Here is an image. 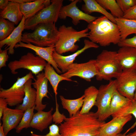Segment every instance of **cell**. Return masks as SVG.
Listing matches in <instances>:
<instances>
[{"instance_id": "obj_1", "label": "cell", "mask_w": 136, "mask_h": 136, "mask_svg": "<svg viewBox=\"0 0 136 136\" xmlns=\"http://www.w3.org/2000/svg\"><path fill=\"white\" fill-rule=\"evenodd\" d=\"M79 111L60 124L59 127L62 136H99L100 129L106 122L98 119L94 113L81 114Z\"/></svg>"}, {"instance_id": "obj_2", "label": "cell", "mask_w": 136, "mask_h": 136, "mask_svg": "<svg viewBox=\"0 0 136 136\" xmlns=\"http://www.w3.org/2000/svg\"><path fill=\"white\" fill-rule=\"evenodd\" d=\"M87 28L90 30L88 38L90 41L101 46L117 44L121 40L117 25L104 15L97 17L88 24Z\"/></svg>"}, {"instance_id": "obj_3", "label": "cell", "mask_w": 136, "mask_h": 136, "mask_svg": "<svg viewBox=\"0 0 136 136\" xmlns=\"http://www.w3.org/2000/svg\"><path fill=\"white\" fill-rule=\"evenodd\" d=\"M55 23L38 24L31 32L22 34L21 41L35 46L46 47L55 46L58 38V30Z\"/></svg>"}, {"instance_id": "obj_4", "label": "cell", "mask_w": 136, "mask_h": 136, "mask_svg": "<svg viewBox=\"0 0 136 136\" xmlns=\"http://www.w3.org/2000/svg\"><path fill=\"white\" fill-rule=\"evenodd\" d=\"M97 80L110 81L117 78L123 70L117 57V51L104 50L95 59Z\"/></svg>"}, {"instance_id": "obj_5", "label": "cell", "mask_w": 136, "mask_h": 136, "mask_svg": "<svg viewBox=\"0 0 136 136\" xmlns=\"http://www.w3.org/2000/svg\"><path fill=\"white\" fill-rule=\"evenodd\" d=\"M58 30V38L55 46V51L61 55L69 52L76 51L79 48L76 43L82 38H88L89 35L87 28L77 31L72 26L63 25Z\"/></svg>"}, {"instance_id": "obj_6", "label": "cell", "mask_w": 136, "mask_h": 136, "mask_svg": "<svg viewBox=\"0 0 136 136\" xmlns=\"http://www.w3.org/2000/svg\"><path fill=\"white\" fill-rule=\"evenodd\" d=\"M63 0H51V4L33 16L25 19L24 29L34 30L38 24L55 23L59 18V12L63 6Z\"/></svg>"}, {"instance_id": "obj_7", "label": "cell", "mask_w": 136, "mask_h": 136, "mask_svg": "<svg viewBox=\"0 0 136 136\" xmlns=\"http://www.w3.org/2000/svg\"><path fill=\"white\" fill-rule=\"evenodd\" d=\"M117 90L116 79L112 80L108 84L100 86L95 104L97 109L94 113L95 116L99 120L105 121L108 118V114L111 100L114 92Z\"/></svg>"}, {"instance_id": "obj_8", "label": "cell", "mask_w": 136, "mask_h": 136, "mask_svg": "<svg viewBox=\"0 0 136 136\" xmlns=\"http://www.w3.org/2000/svg\"><path fill=\"white\" fill-rule=\"evenodd\" d=\"M47 63L42 58L28 52L22 56L19 60L10 61L8 66L13 75L18 74L17 70L24 69L29 70L36 76L44 69Z\"/></svg>"}, {"instance_id": "obj_9", "label": "cell", "mask_w": 136, "mask_h": 136, "mask_svg": "<svg viewBox=\"0 0 136 136\" xmlns=\"http://www.w3.org/2000/svg\"><path fill=\"white\" fill-rule=\"evenodd\" d=\"M34 79L30 71L23 77H18L10 88L7 89L0 88V97L5 99L8 105L11 107L22 104L25 95L24 84L29 79Z\"/></svg>"}, {"instance_id": "obj_10", "label": "cell", "mask_w": 136, "mask_h": 136, "mask_svg": "<svg viewBox=\"0 0 136 136\" xmlns=\"http://www.w3.org/2000/svg\"><path fill=\"white\" fill-rule=\"evenodd\" d=\"M97 74L95 59H92L85 63H73L69 67L66 72L61 75L68 78L77 76L90 82Z\"/></svg>"}, {"instance_id": "obj_11", "label": "cell", "mask_w": 136, "mask_h": 136, "mask_svg": "<svg viewBox=\"0 0 136 136\" xmlns=\"http://www.w3.org/2000/svg\"><path fill=\"white\" fill-rule=\"evenodd\" d=\"M116 79L117 91L122 95L133 100L136 90V70L123 71Z\"/></svg>"}, {"instance_id": "obj_12", "label": "cell", "mask_w": 136, "mask_h": 136, "mask_svg": "<svg viewBox=\"0 0 136 136\" xmlns=\"http://www.w3.org/2000/svg\"><path fill=\"white\" fill-rule=\"evenodd\" d=\"M79 1L73 0L69 4L62 6L59 12V18L65 19L67 17H70L73 24L75 26L80 23L81 20L89 24L95 20L97 17L87 14L78 8L77 4Z\"/></svg>"}, {"instance_id": "obj_13", "label": "cell", "mask_w": 136, "mask_h": 136, "mask_svg": "<svg viewBox=\"0 0 136 136\" xmlns=\"http://www.w3.org/2000/svg\"><path fill=\"white\" fill-rule=\"evenodd\" d=\"M132 100L122 95L117 90L115 91L110 103L108 117L111 116L114 118L130 115Z\"/></svg>"}, {"instance_id": "obj_14", "label": "cell", "mask_w": 136, "mask_h": 136, "mask_svg": "<svg viewBox=\"0 0 136 136\" xmlns=\"http://www.w3.org/2000/svg\"><path fill=\"white\" fill-rule=\"evenodd\" d=\"M84 47L71 55L64 56L57 53L55 51L52 54L53 59L62 73L66 72L69 67L73 63L76 57L87 49L91 48H97L99 46L89 40H84Z\"/></svg>"}, {"instance_id": "obj_15", "label": "cell", "mask_w": 136, "mask_h": 136, "mask_svg": "<svg viewBox=\"0 0 136 136\" xmlns=\"http://www.w3.org/2000/svg\"><path fill=\"white\" fill-rule=\"evenodd\" d=\"M34 82L32 85L36 90V98L35 110L38 111L43 110L46 107V104H43V99L45 97H49L47 94L48 80L45 77L44 73H40L36 76V79H34Z\"/></svg>"}, {"instance_id": "obj_16", "label": "cell", "mask_w": 136, "mask_h": 136, "mask_svg": "<svg viewBox=\"0 0 136 136\" xmlns=\"http://www.w3.org/2000/svg\"><path fill=\"white\" fill-rule=\"evenodd\" d=\"M19 47L26 48L33 50L35 52L37 55L42 58L50 64L57 73L58 74L62 73L53 57V53L55 51V46L42 47L30 43H26L21 41L16 45L15 48Z\"/></svg>"}, {"instance_id": "obj_17", "label": "cell", "mask_w": 136, "mask_h": 136, "mask_svg": "<svg viewBox=\"0 0 136 136\" xmlns=\"http://www.w3.org/2000/svg\"><path fill=\"white\" fill-rule=\"evenodd\" d=\"M24 112L17 109L8 107L4 110L1 119L2 125L5 136L12 129L16 128L20 123Z\"/></svg>"}, {"instance_id": "obj_18", "label": "cell", "mask_w": 136, "mask_h": 136, "mask_svg": "<svg viewBox=\"0 0 136 136\" xmlns=\"http://www.w3.org/2000/svg\"><path fill=\"white\" fill-rule=\"evenodd\" d=\"M132 116L130 114L112 118L106 123L101 128L99 136H116L120 133L125 125L130 121Z\"/></svg>"}, {"instance_id": "obj_19", "label": "cell", "mask_w": 136, "mask_h": 136, "mask_svg": "<svg viewBox=\"0 0 136 136\" xmlns=\"http://www.w3.org/2000/svg\"><path fill=\"white\" fill-rule=\"evenodd\" d=\"M117 57L123 71L136 70V48L121 47L117 51Z\"/></svg>"}, {"instance_id": "obj_20", "label": "cell", "mask_w": 136, "mask_h": 136, "mask_svg": "<svg viewBox=\"0 0 136 136\" xmlns=\"http://www.w3.org/2000/svg\"><path fill=\"white\" fill-rule=\"evenodd\" d=\"M25 19L23 18L19 25L7 38L0 41V48L4 46L8 50V54H13L14 53V48L16 44L21 41L22 32L24 29Z\"/></svg>"}, {"instance_id": "obj_21", "label": "cell", "mask_w": 136, "mask_h": 136, "mask_svg": "<svg viewBox=\"0 0 136 136\" xmlns=\"http://www.w3.org/2000/svg\"><path fill=\"white\" fill-rule=\"evenodd\" d=\"M53 108H51L48 111L40 110L34 113L30 124V127L41 132L46 129L53 121Z\"/></svg>"}, {"instance_id": "obj_22", "label": "cell", "mask_w": 136, "mask_h": 136, "mask_svg": "<svg viewBox=\"0 0 136 136\" xmlns=\"http://www.w3.org/2000/svg\"><path fill=\"white\" fill-rule=\"evenodd\" d=\"M49 0H35L27 3L19 4L21 13L25 19L35 15L43 8L51 4Z\"/></svg>"}, {"instance_id": "obj_23", "label": "cell", "mask_w": 136, "mask_h": 136, "mask_svg": "<svg viewBox=\"0 0 136 136\" xmlns=\"http://www.w3.org/2000/svg\"><path fill=\"white\" fill-rule=\"evenodd\" d=\"M32 79H29L25 83V95L22 102L16 108L24 112L35 106L36 92V90L32 87Z\"/></svg>"}, {"instance_id": "obj_24", "label": "cell", "mask_w": 136, "mask_h": 136, "mask_svg": "<svg viewBox=\"0 0 136 136\" xmlns=\"http://www.w3.org/2000/svg\"><path fill=\"white\" fill-rule=\"evenodd\" d=\"M0 16L17 25L21 21L23 16L20 9L19 4L9 1L6 7L1 11Z\"/></svg>"}, {"instance_id": "obj_25", "label": "cell", "mask_w": 136, "mask_h": 136, "mask_svg": "<svg viewBox=\"0 0 136 136\" xmlns=\"http://www.w3.org/2000/svg\"><path fill=\"white\" fill-rule=\"evenodd\" d=\"M115 20L120 33L121 41L125 39L130 34H136V20L123 17L115 18Z\"/></svg>"}, {"instance_id": "obj_26", "label": "cell", "mask_w": 136, "mask_h": 136, "mask_svg": "<svg viewBox=\"0 0 136 136\" xmlns=\"http://www.w3.org/2000/svg\"><path fill=\"white\" fill-rule=\"evenodd\" d=\"M44 70L45 76L50 82L56 97L57 94L58 85L60 82L63 80L75 82L71 78H67L59 75L53 66L48 63H47Z\"/></svg>"}, {"instance_id": "obj_27", "label": "cell", "mask_w": 136, "mask_h": 136, "mask_svg": "<svg viewBox=\"0 0 136 136\" xmlns=\"http://www.w3.org/2000/svg\"><path fill=\"white\" fill-rule=\"evenodd\" d=\"M98 92V89L93 86L86 89L84 91L85 96L81 109L79 111L81 114H87L90 112L95 104Z\"/></svg>"}, {"instance_id": "obj_28", "label": "cell", "mask_w": 136, "mask_h": 136, "mask_svg": "<svg viewBox=\"0 0 136 136\" xmlns=\"http://www.w3.org/2000/svg\"><path fill=\"white\" fill-rule=\"evenodd\" d=\"M84 3L82 5L81 9L85 13L89 15L96 12L101 14L113 23L116 24L115 17L103 8L96 0H83Z\"/></svg>"}, {"instance_id": "obj_29", "label": "cell", "mask_w": 136, "mask_h": 136, "mask_svg": "<svg viewBox=\"0 0 136 136\" xmlns=\"http://www.w3.org/2000/svg\"><path fill=\"white\" fill-rule=\"evenodd\" d=\"M84 96L83 94L77 99H66L62 95L59 96L63 108L68 111L69 117L72 116L80 111L83 104Z\"/></svg>"}, {"instance_id": "obj_30", "label": "cell", "mask_w": 136, "mask_h": 136, "mask_svg": "<svg viewBox=\"0 0 136 136\" xmlns=\"http://www.w3.org/2000/svg\"><path fill=\"white\" fill-rule=\"evenodd\" d=\"M104 9L109 10L111 14L115 18L122 17L124 13L121 9L116 0H96Z\"/></svg>"}, {"instance_id": "obj_31", "label": "cell", "mask_w": 136, "mask_h": 136, "mask_svg": "<svg viewBox=\"0 0 136 136\" xmlns=\"http://www.w3.org/2000/svg\"><path fill=\"white\" fill-rule=\"evenodd\" d=\"M35 106L28 109L24 112L22 119L18 125L15 128L17 133H20L23 129L30 127V124L34 114Z\"/></svg>"}, {"instance_id": "obj_32", "label": "cell", "mask_w": 136, "mask_h": 136, "mask_svg": "<svg viewBox=\"0 0 136 136\" xmlns=\"http://www.w3.org/2000/svg\"><path fill=\"white\" fill-rule=\"evenodd\" d=\"M15 24L9 20L0 18V41L8 37L15 28Z\"/></svg>"}, {"instance_id": "obj_33", "label": "cell", "mask_w": 136, "mask_h": 136, "mask_svg": "<svg viewBox=\"0 0 136 136\" xmlns=\"http://www.w3.org/2000/svg\"><path fill=\"white\" fill-rule=\"evenodd\" d=\"M116 1L124 13L136 5V0H117Z\"/></svg>"}, {"instance_id": "obj_34", "label": "cell", "mask_w": 136, "mask_h": 136, "mask_svg": "<svg viewBox=\"0 0 136 136\" xmlns=\"http://www.w3.org/2000/svg\"><path fill=\"white\" fill-rule=\"evenodd\" d=\"M59 105L57 103L56 98V110L55 112L52 115L53 121L55 124H59L62 123L66 117L63 114H61L59 110Z\"/></svg>"}, {"instance_id": "obj_35", "label": "cell", "mask_w": 136, "mask_h": 136, "mask_svg": "<svg viewBox=\"0 0 136 136\" xmlns=\"http://www.w3.org/2000/svg\"><path fill=\"white\" fill-rule=\"evenodd\" d=\"M49 132L45 135H42L31 133L30 136H62L60 133L59 126L53 124L49 127Z\"/></svg>"}, {"instance_id": "obj_36", "label": "cell", "mask_w": 136, "mask_h": 136, "mask_svg": "<svg viewBox=\"0 0 136 136\" xmlns=\"http://www.w3.org/2000/svg\"><path fill=\"white\" fill-rule=\"evenodd\" d=\"M120 47H127L136 48V35L129 38L120 41L117 44Z\"/></svg>"}, {"instance_id": "obj_37", "label": "cell", "mask_w": 136, "mask_h": 136, "mask_svg": "<svg viewBox=\"0 0 136 136\" xmlns=\"http://www.w3.org/2000/svg\"><path fill=\"white\" fill-rule=\"evenodd\" d=\"M7 49L2 50L0 48V69L6 66V62L9 58Z\"/></svg>"}, {"instance_id": "obj_38", "label": "cell", "mask_w": 136, "mask_h": 136, "mask_svg": "<svg viewBox=\"0 0 136 136\" xmlns=\"http://www.w3.org/2000/svg\"><path fill=\"white\" fill-rule=\"evenodd\" d=\"M123 17L128 19L136 20V5L124 12Z\"/></svg>"}, {"instance_id": "obj_39", "label": "cell", "mask_w": 136, "mask_h": 136, "mask_svg": "<svg viewBox=\"0 0 136 136\" xmlns=\"http://www.w3.org/2000/svg\"><path fill=\"white\" fill-rule=\"evenodd\" d=\"M129 114L133 115L135 118V121L132 125L124 133L125 134H126L127 133L134 128L136 126V100H132V104Z\"/></svg>"}, {"instance_id": "obj_40", "label": "cell", "mask_w": 136, "mask_h": 136, "mask_svg": "<svg viewBox=\"0 0 136 136\" xmlns=\"http://www.w3.org/2000/svg\"><path fill=\"white\" fill-rule=\"evenodd\" d=\"M8 103L6 100L0 97V119L2 117L3 114L4 110L7 107Z\"/></svg>"}, {"instance_id": "obj_41", "label": "cell", "mask_w": 136, "mask_h": 136, "mask_svg": "<svg viewBox=\"0 0 136 136\" xmlns=\"http://www.w3.org/2000/svg\"><path fill=\"white\" fill-rule=\"evenodd\" d=\"M9 2V0H0V9L1 10H3L6 7Z\"/></svg>"}, {"instance_id": "obj_42", "label": "cell", "mask_w": 136, "mask_h": 136, "mask_svg": "<svg viewBox=\"0 0 136 136\" xmlns=\"http://www.w3.org/2000/svg\"><path fill=\"white\" fill-rule=\"evenodd\" d=\"M34 1L33 0H9L10 2H15L19 4L30 2Z\"/></svg>"}, {"instance_id": "obj_43", "label": "cell", "mask_w": 136, "mask_h": 136, "mask_svg": "<svg viewBox=\"0 0 136 136\" xmlns=\"http://www.w3.org/2000/svg\"><path fill=\"white\" fill-rule=\"evenodd\" d=\"M0 136H5L4 132L2 126L1 125V123H0Z\"/></svg>"}, {"instance_id": "obj_44", "label": "cell", "mask_w": 136, "mask_h": 136, "mask_svg": "<svg viewBox=\"0 0 136 136\" xmlns=\"http://www.w3.org/2000/svg\"><path fill=\"white\" fill-rule=\"evenodd\" d=\"M126 136H136V130L132 133H130Z\"/></svg>"}, {"instance_id": "obj_45", "label": "cell", "mask_w": 136, "mask_h": 136, "mask_svg": "<svg viewBox=\"0 0 136 136\" xmlns=\"http://www.w3.org/2000/svg\"><path fill=\"white\" fill-rule=\"evenodd\" d=\"M116 136H126V134H125L124 133L123 134L120 133Z\"/></svg>"}, {"instance_id": "obj_46", "label": "cell", "mask_w": 136, "mask_h": 136, "mask_svg": "<svg viewBox=\"0 0 136 136\" xmlns=\"http://www.w3.org/2000/svg\"><path fill=\"white\" fill-rule=\"evenodd\" d=\"M136 100V90L135 92L134 98L133 100Z\"/></svg>"}]
</instances>
